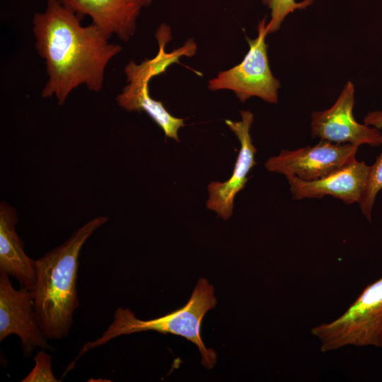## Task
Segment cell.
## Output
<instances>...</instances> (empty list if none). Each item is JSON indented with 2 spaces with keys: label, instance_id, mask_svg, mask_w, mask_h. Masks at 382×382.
<instances>
[{
  "label": "cell",
  "instance_id": "9a60e30c",
  "mask_svg": "<svg viewBox=\"0 0 382 382\" xmlns=\"http://www.w3.org/2000/svg\"><path fill=\"white\" fill-rule=\"evenodd\" d=\"M314 0H261L262 3L270 10V21L266 25L268 34L279 30L285 18L296 10L305 9L310 6Z\"/></svg>",
  "mask_w": 382,
  "mask_h": 382
},
{
  "label": "cell",
  "instance_id": "e0dca14e",
  "mask_svg": "<svg viewBox=\"0 0 382 382\" xmlns=\"http://www.w3.org/2000/svg\"><path fill=\"white\" fill-rule=\"evenodd\" d=\"M364 124L378 129H382V110L369 112L364 119Z\"/></svg>",
  "mask_w": 382,
  "mask_h": 382
},
{
  "label": "cell",
  "instance_id": "30bf717a",
  "mask_svg": "<svg viewBox=\"0 0 382 382\" xmlns=\"http://www.w3.org/2000/svg\"><path fill=\"white\" fill-rule=\"evenodd\" d=\"M370 166L356 158L321 178L306 181L294 175L286 177L295 199L323 198L330 195L346 204L359 203L365 190Z\"/></svg>",
  "mask_w": 382,
  "mask_h": 382
},
{
  "label": "cell",
  "instance_id": "52a82bcc",
  "mask_svg": "<svg viewBox=\"0 0 382 382\" xmlns=\"http://www.w3.org/2000/svg\"><path fill=\"white\" fill-rule=\"evenodd\" d=\"M8 277L0 272V342L16 335L25 357L37 348L50 349L37 320L33 291L15 289Z\"/></svg>",
  "mask_w": 382,
  "mask_h": 382
},
{
  "label": "cell",
  "instance_id": "6da1fadb",
  "mask_svg": "<svg viewBox=\"0 0 382 382\" xmlns=\"http://www.w3.org/2000/svg\"><path fill=\"white\" fill-rule=\"evenodd\" d=\"M81 18L59 0H47L45 11L33 18L35 49L48 76L41 96H54L59 105L81 85L99 92L108 63L122 50L93 23L83 26Z\"/></svg>",
  "mask_w": 382,
  "mask_h": 382
},
{
  "label": "cell",
  "instance_id": "5bb4252c",
  "mask_svg": "<svg viewBox=\"0 0 382 382\" xmlns=\"http://www.w3.org/2000/svg\"><path fill=\"white\" fill-rule=\"evenodd\" d=\"M381 145H382V131ZM381 190H382V152L376 158L375 163L369 167L365 190L359 203L361 213L369 221L371 220L375 199Z\"/></svg>",
  "mask_w": 382,
  "mask_h": 382
},
{
  "label": "cell",
  "instance_id": "ac0fdd59",
  "mask_svg": "<svg viewBox=\"0 0 382 382\" xmlns=\"http://www.w3.org/2000/svg\"><path fill=\"white\" fill-rule=\"evenodd\" d=\"M381 348H382V346L381 347Z\"/></svg>",
  "mask_w": 382,
  "mask_h": 382
},
{
  "label": "cell",
  "instance_id": "4fadbf2b",
  "mask_svg": "<svg viewBox=\"0 0 382 382\" xmlns=\"http://www.w3.org/2000/svg\"><path fill=\"white\" fill-rule=\"evenodd\" d=\"M16 209L5 202L0 204V272L15 277L21 287L32 291L36 280V260L24 250L16 225Z\"/></svg>",
  "mask_w": 382,
  "mask_h": 382
},
{
  "label": "cell",
  "instance_id": "3957f363",
  "mask_svg": "<svg viewBox=\"0 0 382 382\" xmlns=\"http://www.w3.org/2000/svg\"><path fill=\"white\" fill-rule=\"evenodd\" d=\"M216 299L214 287L201 277L187 303L166 316L158 318L142 320L138 319L129 308L120 307L114 313L112 323L103 335L94 341L88 342L82 347L75 359L70 362L66 371L69 372L76 361L92 349L102 346L121 335L152 330L164 335L172 334L185 338L195 344L201 354V363L207 369H212L216 363V354L205 347L201 337V325L205 313L215 308Z\"/></svg>",
  "mask_w": 382,
  "mask_h": 382
},
{
  "label": "cell",
  "instance_id": "ba28073f",
  "mask_svg": "<svg viewBox=\"0 0 382 382\" xmlns=\"http://www.w3.org/2000/svg\"><path fill=\"white\" fill-rule=\"evenodd\" d=\"M354 84L347 81L330 108L312 112V138L318 137L335 144H351L357 146L361 144L381 145V132L375 127L360 124L354 119Z\"/></svg>",
  "mask_w": 382,
  "mask_h": 382
},
{
  "label": "cell",
  "instance_id": "8fae6325",
  "mask_svg": "<svg viewBox=\"0 0 382 382\" xmlns=\"http://www.w3.org/2000/svg\"><path fill=\"white\" fill-rule=\"evenodd\" d=\"M82 18L88 16L108 39L117 35L128 42L134 35L137 20L143 8L153 0H59Z\"/></svg>",
  "mask_w": 382,
  "mask_h": 382
},
{
  "label": "cell",
  "instance_id": "7c38bea8",
  "mask_svg": "<svg viewBox=\"0 0 382 382\" xmlns=\"http://www.w3.org/2000/svg\"><path fill=\"white\" fill-rule=\"evenodd\" d=\"M127 84L117 96V105L129 112H145L161 127L166 137L179 141L178 132L185 126L184 119L173 116L163 103L152 98L149 83L151 79L133 60L125 68Z\"/></svg>",
  "mask_w": 382,
  "mask_h": 382
},
{
  "label": "cell",
  "instance_id": "8992f818",
  "mask_svg": "<svg viewBox=\"0 0 382 382\" xmlns=\"http://www.w3.org/2000/svg\"><path fill=\"white\" fill-rule=\"evenodd\" d=\"M357 146L322 140L316 145L282 150L265 164L270 172L311 181L325 177L356 158Z\"/></svg>",
  "mask_w": 382,
  "mask_h": 382
},
{
  "label": "cell",
  "instance_id": "2e32d148",
  "mask_svg": "<svg viewBox=\"0 0 382 382\" xmlns=\"http://www.w3.org/2000/svg\"><path fill=\"white\" fill-rule=\"evenodd\" d=\"M33 369L21 382H59L52 369V357L45 350L39 351L34 357Z\"/></svg>",
  "mask_w": 382,
  "mask_h": 382
},
{
  "label": "cell",
  "instance_id": "7a4b0ae2",
  "mask_svg": "<svg viewBox=\"0 0 382 382\" xmlns=\"http://www.w3.org/2000/svg\"><path fill=\"white\" fill-rule=\"evenodd\" d=\"M108 219L98 216L90 220L62 244L36 260V280L32 291L37 320L47 339L60 340L69 334L74 313L79 306L80 253L90 236Z\"/></svg>",
  "mask_w": 382,
  "mask_h": 382
},
{
  "label": "cell",
  "instance_id": "5b68a950",
  "mask_svg": "<svg viewBox=\"0 0 382 382\" xmlns=\"http://www.w3.org/2000/svg\"><path fill=\"white\" fill-rule=\"evenodd\" d=\"M266 18L265 16L259 22L255 39L246 37L249 50L243 61L228 70L220 71L209 80V90H231L241 102L255 96L267 103H277L280 82L272 74L269 64L265 41Z\"/></svg>",
  "mask_w": 382,
  "mask_h": 382
},
{
  "label": "cell",
  "instance_id": "277c9868",
  "mask_svg": "<svg viewBox=\"0 0 382 382\" xmlns=\"http://www.w3.org/2000/svg\"><path fill=\"white\" fill-rule=\"evenodd\" d=\"M323 352L347 346H382V277L366 286L338 318L311 330Z\"/></svg>",
  "mask_w": 382,
  "mask_h": 382
},
{
  "label": "cell",
  "instance_id": "9c48e42d",
  "mask_svg": "<svg viewBox=\"0 0 382 382\" xmlns=\"http://www.w3.org/2000/svg\"><path fill=\"white\" fill-rule=\"evenodd\" d=\"M241 120H226L225 123L236 134L241 143L236 163L232 175L223 183L214 181L209 184V198L207 209L216 212L223 219H228L233 213V200L236 194L243 189L248 181L247 175L256 164L255 154L257 151L250 134L254 115L248 110L240 112Z\"/></svg>",
  "mask_w": 382,
  "mask_h": 382
}]
</instances>
